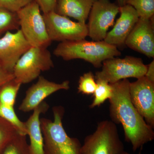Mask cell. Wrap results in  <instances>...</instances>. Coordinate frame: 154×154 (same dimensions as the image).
<instances>
[{
	"instance_id": "25",
	"label": "cell",
	"mask_w": 154,
	"mask_h": 154,
	"mask_svg": "<svg viewBox=\"0 0 154 154\" xmlns=\"http://www.w3.org/2000/svg\"><path fill=\"white\" fill-rule=\"evenodd\" d=\"M35 0H0V7L17 12Z\"/></svg>"
},
{
	"instance_id": "12",
	"label": "cell",
	"mask_w": 154,
	"mask_h": 154,
	"mask_svg": "<svg viewBox=\"0 0 154 154\" xmlns=\"http://www.w3.org/2000/svg\"><path fill=\"white\" fill-rule=\"evenodd\" d=\"M154 16L140 17L125 42V45L149 58L154 57Z\"/></svg>"
},
{
	"instance_id": "10",
	"label": "cell",
	"mask_w": 154,
	"mask_h": 154,
	"mask_svg": "<svg viewBox=\"0 0 154 154\" xmlns=\"http://www.w3.org/2000/svg\"><path fill=\"white\" fill-rule=\"evenodd\" d=\"M131 100L149 125L154 128V82L145 76L130 83Z\"/></svg>"
},
{
	"instance_id": "24",
	"label": "cell",
	"mask_w": 154,
	"mask_h": 154,
	"mask_svg": "<svg viewBox=\"0 0 154 154\" xmlns=\"http://www.w3.org/2000/svg\"><path fill=\"white\" fill-rule=\"evenodd\" d=\"M95 75L92 72L85 73L80 77L78 93L85 95H93L96 88Z\"/></svg>"
},
{
	"instance_id": "7",
	"label": "cell",
	"mask_w": 154,
	"mask_h": 154,
	"mask_svg": "<svg viewBox=\"0 0 154 154\" xmlns=\"http://www.w3.org/2000/svg\"><path fill=\"white\" fill-rule=\"evenodd\" d=\"M102 70L96 72V80H102L113 84L130 78L139 79L144 76L147 65L140 58L127 56L123 58L108 59L102 63Z\"/></svg>"
},
{
	"instance_id": "4",
	"label": "cell",
	"mask_w": 154,
	"mask_h": 154,
	"mask_svg": "<svg viewBox=\"0 0 154 154\" xmlns=\"http://www.w3.org/2000/svg\"><path fill=\"white\" fill-rule=\"evenodd\" d=\"M82 150L83 154H122L125 151L116 124L108 120L100 122L95 131L86 137Z\"/></svg>"
},
{
	"instance_id": "29",
	"label": "cell",
	"mask_w": 154,
	"mask_h": 154,
	"mask_svg": "<svg viewBox=\"0 0 154 154\" xmlns=\"http://www.w3.org/2000/svg\"><path fill=\"white\" fill-rule=\"evenodd\" d=\"M125 0H116V4L119 7H122L125 5Z\"/></svg>"
},
{
	"instance_id": "1",
	"label": "cell",
	"mask_w": 154,
	"mask_h": 154,
	"mask_svg": "<svg viewBox=\"0 0 154 154\" xmlns=\"http://www.w3.org/2000/svg\"><path fill=\"white\" fill-rule=\"evenodd\" d=\"M130 83L128 79H125L110 84L113 95L109 99V112L110 120L122 125L125 140L131 143L134 152L154 140V131L133 105L130 97Z\"/></svg>"
},
{
	"instance_id": "17",
	"label": "cell",
	"mask_w": 154,
	"mask_h": 154,
	"mask_svg": "<svg viewBox=\"0 0 154 154\" xmlns=\"http://www.w3.org/2000/svg\"><path fill=\"white\" fill-rule=\"evenodd\" d=\"M22 85L14 78L2 86L0 88V104L14 107Z\"/></svg>"
},
{
	"instance_id": "16",
	"label": "cell",
	"mask_w": 154,
	"mask_h": 154,
	"mask_svg": "<svg viewBox=\"0 0 154 154\" xmlns=\"http://www.w3.org/2000/svg\"><path fill=\"white\" fill-rule=\"evenodd\" d=\"M98 0H57L54 11L62 16L86 23L92 6Z\"/></svg>"
},
{
	"instance_id": "21",
	"label": "cell",
	"mask_w": 154,
	"mask_h": 154,
	"mask_svg": "<svg viewBox=\"0 0 154 154\" xmlns=\"http://www.w3.org/2000/svg\"><path fill=\"white\" fill-rule=\"evenodd\" d=\"M2 154H31L26 136L17 134L8 144Z\"/></svg>"
},
{
	"instance_id": "11",
	"label": "cell",
	"mask_w": 154,
	"mask_h": 154,
	"mask_svg": "<svg viewBox=\"0 0 154 154\" xmlns=\"http://www.w3.org/2000/svg\"><path fill=\"white\" fill-rule=\"evenodd\" d=\"M30 47L20 29L15 33L6 32L0 37V63L13 73L17 61Z\"/></svg>"
},
{
	"instance_id": "18",
	"label": "cell",
	"mask_w": 154,
	"mask_h": 154,
	"mask_svg": "<svg viewBox=\"0 0 154 154\" xmlns=\"http://www.w3.org/2000/svg\"><path fill=\"white\" fill-rule=\"evenodd\" d=\"M20 29L17 12L0 7V36L8 31Z\"/></svg>"
},
{
	"instance_id": "2",
	"label": "cell",
	"mask_w": 154,
	"mask_h": 154,
	"mask_svg": "<svg viewBox=\"0 0 154 154\" xmlns=\"http://www.w3.org/2000/svg\"><path fill=\"white\" fill-rule=\"evenodd\" d=\"M53 53L66 61L83 60L96 68L102 67V63L106 60L121 54L116 46L108 44L104 40L89 41L85 39L61 42Z\"/></svg>"
},
{
	"instance_id": "6",
	"label": "cell",
	"mask_w": 154,
	"mask_h": 154,
	"mask_svg": "<svg viewBox=\"0 0 154 154\" xmlns=\"http://www.w3.org/2000/svg\"><path fill=\"white\" fill-rule=\"evenodd\" d=\"M54 66L51 54L46 48L30 47L14 67V78L22 84H28Z\"/></svg>"
},
{
	"instance_id": "26",
	"label": "cell",
	"mask_w": 154,
	"mask_h": 154,
	"mask_svg": "<svg viewBox=\"0 0 154 154\" xmlns=\"http://www.w3.org/2000/svg\"><path fill=\"white\" fill-rule=\"evenodd\" d=\"M57 0H35L43 14L54 11Z\"/></svg>"
},
{
	"instance_id": "13",
	"label": "cell",
	"mask_w": 154,
	"mask_h": 154,
	"mask_svg": "<svg viewBox=\"0 0 154 154\" xmlns=\"http://www.w3.org/2000/svg\"><path fill=\"white\" fill-rule=\"evenodd\" d=\"M69 84L68 81L57 83L39 76L37 82L26 91L25 98L19 106V110L24 112L33 111L51 94L60 90H69Z\"/></svg>"
},
{
	"instance_id": "27",
	"label": "cell",
	"mask_w": 154,
	"mask_h": 154,
	"mask_svg": "<svg viewBox=\"0 0 154 154\" xmlns=\"http://www.w3.org/2000/svg\"><path fill=\"white\" fill-rule=\"evenodd\" d=\"M14 78L13 73L7 70L0 63V88L4 84Z\"/></svg>"
},
{
	"instance_id": "30",
	"label": "cell",
	"mask_w": 154,
	"mask_h": 154,
	"mask_svg": "<svg viewBox=\"0 0 154 154\" xmlns=\"http://www.w3.org/2000/svg\"><path fill=\"white\" fill-rule=\"evenodd\" d=\"M131 154L130 153H129L128 152H127L125 151L124 152H123V154ZM139 154H141L140 153Z\"/></svg>"
},
{
	"instance_id": "15",
	"label": "cell",
	"mask_w": 154,
	"mask_h": 154,
	"mask_svg": "<svg viewBox=\"0 0 154 154\" xmlns=\"http://www.w3.org/2000/svg\"><path fill=\"white\" fill-rule=\"evenodd\" d=\"M49 105L43 101L33 110V113L25 122L27 135L30 137L29 145L31 154H44L43 150V137L42 131L40 116L45 113Z\"/></svg>"
},
{
	"instance_id": "20",
	"label": "cell",
	"mask_w": 154,
	"mask_h": 154,
	"mask_svg": "<svg viewBox=\"0 0 154 154\" xmlns=\"http://www.w3.org/2000/svg\"><path fill=\"white\" fill-rule=\"evenodd\" d=\"M0 117L13 125L19 134L27 135L25 122L21 121L18 118L14 110V107L0 104Z\"/></svg>"
},
{
	"instance_id": "28",
	"label": "cell",
	"mask_w": 154,
	"mask_h": 154,
	"mask_svg": "<svg viewBox=\"0 0 154 154\" xmlns=\"http://www.w3.org/2000/svg\"><path fill=\"white\" fill-rule=\"evenodd\" d=\"M145 76L149 80L154 82V60L151 62L147 65L146 72Z\"/></svg>"
},
{
	"instance_id": "23",
	"label": "cell",
	"mask_w": 154,
	"mask_h": 154,
	"mask_svg": "<svg viewBox=\"0 0 154 154\" xmlns=\"http://www.w3.org/2000/svg\"><path fill=\"white\" fill-rule=\"evenodd\" d=\"M17 134L13 125L0 117V154H2L8 144Z\"/></svg>"
},
{
	"instance_id": "9",
	"label": "cell",
	"mask_w": 154,
	"mask_h": 154,
	"mask_svg": "<svg viewBox=\"0 0 154 154\" xmlns=\"http://www.w3.org/2000/svg\"><path fill=\"white\" fill-rule=\"evenodd\" d=\"M119 11L120 7L110 0L96 1L88 16V36L93 41H103Z\"/></svg>"
},
{
	"instance_id": "14",
	"label": "cell",
	"mask_w": 154,
	"mask_h": 154,
	"mask_svg": "<svg viewBox=\"0 0 154 154\" xmlns=\"http://www.w3.org/2000/svg\"><path fill=\"white\" fill-rule=\"evenodd\" d=\"M119 13L120 17L104 40L106 43L117 47L125 45L127 38L140 18L135 9L129 5L120 7Z\"/></svg>"
},
{
	"instance_id": "19",
	"label": "cell",
	"mask_w": 154,
	"mask_h": 154,
	"mask_svg": "<svg viewBox=\"0 0 154 154\" xmlns=\"http://www.w3.org/2000/svg\"><path fill=\"white\" fill-rule=\"evenodd\" d=\"M96 88L94 94V99L89 107L94 108L99 107L113 95V88L111 84L102 80H96Z\"/></svg>"
},
{
	"instance_id": "3",
	"label": "cell",
	"mask_w": 154,
	"mask_h": 154,
	"mask_svg": "<svg viewBox=\"0 0 154 154\" xmlns=\"http://www.w3.org/2000/svg\"><path fill=\"white\" fill-rule=\"evenodd\" d=\"M53 112V121L40 119L44 154H83L79 140L69 136L64 128L63 107L55 106Z\"/></svg>"
},
{
	"instance_id": "22",
	"label": "cell",
	"mask_w": 154,
	"mask_h": 154,
	"mask_svg": "<svg viewBox=\"0 0 154 154\" xmlns=\"http://www.w3.org/2000/svg\"><path fill=\"white\" fill-rule=\"evenodd\" d=\"M125 4L133 7L141 18L149 19L154 15V0H125Z\"/></svg>"
},
{
	"instance_id": "5",
	"label": "cell",
	"mask_w": 154,
	"mask_h": 154,
	"mask_svg": "<svg viewBox=\"0 0 154 154\" xmlns=\"http://www.w3.org/2000/svg\"><path fill=\"white\" fill-rule=\"evenodd\" d=\"M34 1L17 12L20 30L31 47L47 48L52 42L48 34L43 15Z\"/></svg>"
},
{
	"instance_id": "8",
	"label": "cell",
	"mask_w": 154,
	"mask_h": 154,
	"mask_svg": "<svg viewBox=\"0 0 154 154\" xmlns=\"http://www.w3.org/2000/svg\"><path fill=\"white\" fill-rule=\"evenodd\" d=\"M48 34L51 42H63L85 39L88 36L86 23L74 22L53 11L42 14Z\"/></svg>"
}]
</instances>
